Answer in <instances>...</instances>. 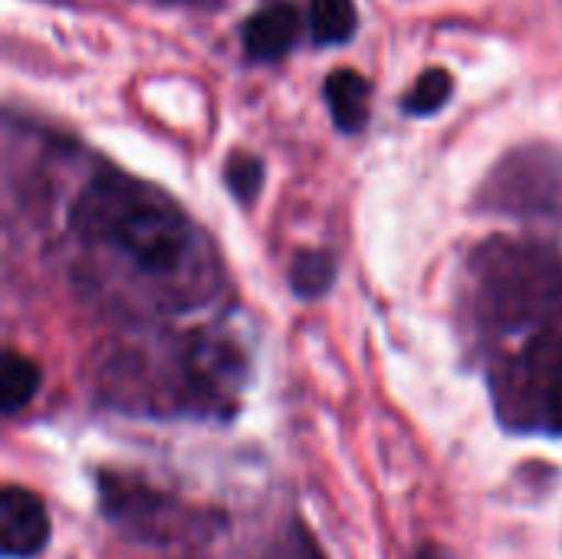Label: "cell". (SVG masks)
<instances>
[{
    "label": "cell",
    "mask_w": 562,
    "mask_h": 559,
    "mask_svg": "<svg viewBox=\"0 0 562 559\" xmlns=\"http://www.w3.org/2000/svg\"><path fill=\"white\" fill-rule=\"evenodd\" d=\"M76 227L122 254L142 277L184 290L198 280L201 237L188 214L161 191L119 171L95 175L76 201Z\"/></svg>",
    "instance_id": "obj_1"
},
{
    "label": "cell",
    "mask_w": 562,
    "mask_h": 559,
    "mask_svg": "<svg viewBox=\"0 0 562 559\" xmlns=\"http://www.w3.org/2000/svg\"><path fill=\"white\" fill-rule=\"evenodd\" d=\"M471 283L481 323L517 333L562 310V254L543 241L494 237L474 250Z\"/></svg>",
    "instance_id": "obj_2"
},
{
    "label": "cell",
    "mask_w": 562,
    "mask_h": 559,
    "mask_svg": "<svg viewBox=\"0 0 562 559\" xmlns=\"http://www.w3.org/2000/svg\"><path fill=\"white\" fill-rule=\"evenodd\" d=\"M481 208L507 214L562 217V152L550 145H520L487 175Z\"/></svg>",
    "instance_id": "obj_3"
},
{
    "label": "cell",
    "mask_w": 562,
    "mask_h": 559,
    "mask_svg": "<svg viewBox=\"0 0 562 559\" xmlns=\"http://www.w3.org/2000/svg\"><path fill=\"white\" fill-rule=\"evenodd\" d=\"M99 488H102V514L109 521H115L119 527H125L132 537L165 544V540H181L188 534L184 530L188 514H181V507L171 504L168 497L135 484V481L132 484L119 481L112 474H102Z\"/></svg>",
    "instance_id": "obj_4"
},
{
    "label": "cell",
    "mask_w": 562,
    "mask_h": 559,
    "mask_svg": "<svg viewBox=\"0 0 562 559\" xmlns=\"http://www.w3.org/2000/svg\"><path fill=\"white\" fill-rule=\"evenodd\" d=\"M303 30L300 7L293 0H270L240 23V46L250 63H280L296 49Z\"/></svg>",
    "instance_id": "obj_5"
},
{
    "label": "cell",
    "mask_w": 562,
    "mask_h": 559,
    "mask_svg": "<svg viewBox=\"0 0 562 559\" xmlns=\"http://www.w3.org/2000/svg\"><path fill=\"white\" fill-rule=\"evenodd\" d=\"M49 540V517L26 488H3L0 494V550L7 559L36 557Z\"/></svg>",
    "instance_id": "obj_6"
},
{
    "label": "cell",
    "mask_w": 562,
    "mask_h": 559,
    "mask_svg": "<svg viewBox=\"0 0 562 559\" xmlns=\"http://www.w3.org/2000/svg\"><path fill=\"white\" fill-rule=\"evenodd\" d=\"M323 96L329 105V115L336 122L339 132L356 135L369 125V112H372V86L369 79L352 69V66H336L326 79H323Z\"/></svg>",
    "instance_id": "obj_7"
},
{
    "label": "cell",
    "mask_w": 562,
    "mask_h": 559,
    "mask_svg": "<svg viewBox=\"0 0 562 559\" xmlns=\"http://www.w3.org/2000/svg\"><path fill=\"white\" fill-rule=\"evenodd\" d=\"M359 30L356 0H313L310 3V36L316 46H346Z\"/></svg>",
    "instance_id": "obj_8"
},
{
    "label": "cell",
    "mask_w": 562,
    "mask_h": 559,
    "mask_svg": "<svg viewBox=\"0 0 562 559\" xmlns=\"http://www.w3.org/2000/svg\"><path fill=\"white\" fill-rule=\"evenodd\" d=\"M0 409L3 415H16L20 409H26L33 402V395L40 392V366L20 353H3V369H0Z\"/></svg>",
    "instance_id": "obj_9"
},
{
    "label": "cell",
    "mask_w": 562,
    "mask_h": 559,
    "mask_svg": "<svg viewBox=\"0 0 562 559\" xmlns=\"http://www.w3.org/2000/svg\"><path fill=\"white\" fill-rule=\"evenodd\" d=\"M454 96V76L445 69V66H428L415 86L402 96V112L405 115H415V119H428V115H438Z\"/></svg>",
    "instance_id": "obj_10"
},
{
    "label": "cell",
    "mask_w": 562,
    "mask_h": 559,
    "mask_svg": "<svg viewBox=\"0 0 562 559\" xmlns=\"http://www.w3.org/2000/svg\"><path fill=\"white\" fill-rule=\"evenodd\" d=\"M336 280V260L326 250H300L290 264V287L296 297H323Z\"/></svg>",
    "instance_id": "obj_11"
},
{
    "label": "cell",
    "mask_w": 562,
    "mask_h": 559,
    "mask_svg": "<svg viewBox=\"0 0 562 559\" xmlns=\"http://www.w3.org/2000/svg\"><path fill=\"white\" fill-rule=\"evenodd\" d=\"M224 185L240 204H254L263 188V161L250 152H231L224 161Z\"/></svg>",
    "instance_id": "obj_12"
},
{
    "label": "cell",
    "mask_w": 562,
    "mask_h": 559,
    "mask_svg": "<svg viewBox=\"0 0 562 559\" xmlns=\"http://www.w3.org/2000/svg\"><path fill=\"white\" fill-rule=\"evenodd\" d=\"M267 559H326V557H323L319 544L313 540V534H310L303 524H290V527L277 537V544H273V550H270V557Z\"/></svg>",
    "instance_id": "obj_13"
},
{
    "label": "cell",
    "mask_w": 562,
    "mask_h": 559,
    "mask_svg": "<svg viewBox=\"0 0 562 559\" xmlns=\"http://www.w3.org/2000/svg\"><path fill=\"white\" fill-rule=\"evenodd\" d=\"M540 415L550 432L562 435V353L550 362L543 376V392H540Z\"/></svg>",
    "instance_id": "obj_14"
},
{
    "label": "cell",
    "mask_w": 562,
    "mask_h": 559,
    "mask_svg": "<svg viewBox=\"0 0 562 559\" xmlns=\"http://www.w3.org/2000/svg\"><path fill=\"white\" fill-rule=\"evenodd\" d=\"M415 559H445V554H441L438 547H425V550H422Z\"/></svg>",
    "instance_id": "obj_15"
},
{
    "label": "cell",
    "mask_w": 562,
    "mask_h": 559,
    "mask_svg": "<svg viewBox=\"0 0 562 559\" xmlns=\"http://www.w3.org/2000/svg\"><path fill=\"white\" fill-rule=\"evenodd\" d=\"M161 3H204V0H161Z\"/></svg>",
    "instance_id": "obj_16"
}]
</instances>
